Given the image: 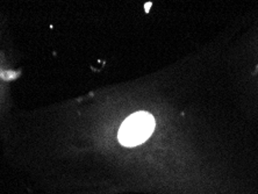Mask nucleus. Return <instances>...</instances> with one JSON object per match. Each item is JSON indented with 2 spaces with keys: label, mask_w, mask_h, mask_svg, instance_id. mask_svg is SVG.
<instances>
[{
  "label": "nucleus",
  "mask_w": 258,
  "mask_h": 194,
  "mask_svg": "<svg viewBox=\"0 0 258 194\" xmlns=\"http://www.w3.org/2000/svg\"><path fill=\"white\" fill-rule=\"evenodd\" d=\"M155 125L154 116L147 112H138L128 116L121 124L119 141L124 147H135L143 143L153 134Z\"/></svg>",
  "instance_id": "obj_1"
}]
</instances>
